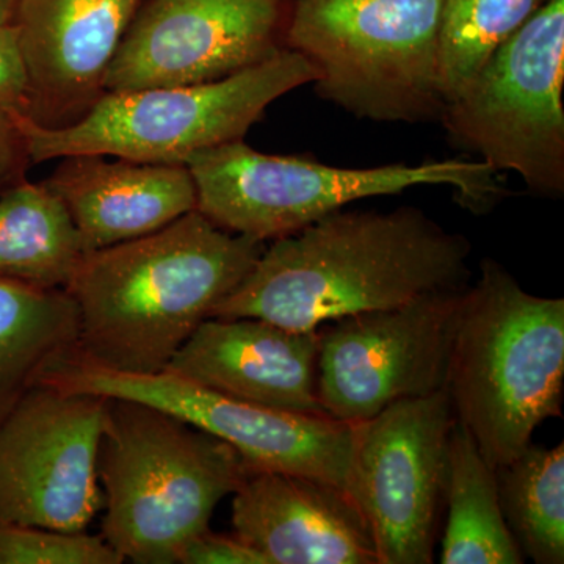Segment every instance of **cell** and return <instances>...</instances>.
Instances as JSON below:
<instances>
[{"label":"cell","instance_id":"6da1fadb","mask_svg":"<svg viewBox=\"0 0 564 564\" xmlns=\"http://www.w3.org/2000/svg\"><path fill=\"white\" fill-rule=\"evenodd\" d=\"M473 243L417 207L344 209L265 245L210 317H256L296 332L392 310L470 284Z\"/></svg>","mask_w":564,"mask_h":564},{"label":"cell","instance_id":"7a4b0ae2","mask_svg":"<svg viewBox=\"0 0 564 564\" xmlns=\"http://www.w3.org/2000/svg\"><path fill=\"white\" fill-rule=\"evenodd\" d=\"M265 245L192 210L148 236L85 252L65 288L79 311L77 355L115 372H162Z\"/></svg>","mask_w":564,"mask_h":564},{"label":"cell","instance_id":"3957f363","mask_svg":"<svg viewBox=\"0 0 564 564\" xmlns=\"http://www.w3.org/2000/svg\"><path fill=\"white\" fill-rule=\"evenodd\" d=\"M564 300L527 292L492 259L463 292L447 388L452 411L494 469L513 462L544 421L562 417Z\"/></svg>","mask_w":564,"mask_h":564},{"label":"cell","instance_id":"277c9868","mask_svg":"<svg viewBox=\"0 0 564 564\" xmlns=\"http://www.w3.org/2000/svg\"><path fill=\"white\" fill-rule=\"evenodd\" d=\"M250 470L231 445L176 415L109 399L98 456L106 507L99 534L124 562L176 564Z\"/></svg>","mask_w":564,"mask_h":564},{"label":"cell","instance_id":"5b68a950","mask_svg":"<svg viewBox=\"0 0 564 564\" xmlns=\"http://www.w3.org/2000/svg\"><path fill=\"white\" fill-rule=\"evenodd\" d=\"M185 165L196 210L218 228L269 243L302 231L347 204L414 187H448L466 209L484 214L505 195L499 173L481 161L343 169L306 155H273L243 140L198 152Z\"/></svg>","mask_w":564,"mask_h":564},{"label":"cell","instance_id":"8992f818","mask_svg":"<svg viewBox=\"0 0 564 564\" xmlns=\"http://www.w3.org/2000/svg\"><path fill=\"white\" fill-rule=\"evenodd\" d=\"M444 0H291L285 50L313 63L315 93L359 120L440 121Z\"/></svg>","mask_w":564,"mask_h":564},{"label":"cell","instance_id":"52a82bcc","mask_svg":"<svg viewBox=\"0 0 564 564\" xmlns=\"http://www.w3.org/2000/svg\"><path fill=\"white\" fill-rule=\"evenodd\" d=\"M317 77L302 54L282 50L220 80L106 91L65 128H43L25 115H13L33 163L101 154L185 165L198 152L243 140L274 101Z\"/></svg>","mask_w":564,"mask_h":564},{"label":"cell","instance_id":"ba28073f","mask_svg":"<svg viewBox=\"0 0 564 564\" xmlns=\"http://www.w3.org/2000/svg\"><path fill=\"white\" fill-rule=\"evenodd\" d=\"M564 0H547L505 41L441 124L459 150L516 173L544 198L564 195Z\"/></svg>","mask_w":564,"mask_h":564},{"label":"cell","instance_id":"9c48e42d","mask_svg":"<svg viewBox=\"0 0 564 564\" xmlns=\"http://www.w3.org/2000/svg\"><path fill=\"white\" fill-rule=\"evenodd\" d=\"M41 383L150 404L231 445L251 470L318 478L352 497L351 423L243 402L170 370L115 372L87 361L77 350L44 375Z\"/></svg>","mask_w":564,"mask_h":564},{"label":"cell","instance_id":"30bf717a","mask_svg":"<svg viewBox=\"0 0 564 564\" xmlns=\"http://www.w3.org/2000/svg\"><path fill=\"white\" fill-rule=\"evenodd\" d=\"M107 397L36 384L0 421V522L87 532Z\"/></svg>","mask_w":564,"mask_h":564},{"label":"cell","instance_id":"8fae6325","mask_svg":"<svg viewBox=\"0 0 564 564\" xmlns=\"http://www.w3.org/2000/svg\"><path fill=\"white\" fill-rule=\"evenodd\" d=\"M455 415L447 388L402 400L352 433V497L378 564L433 563Z\"/></svg>","mask_w":564,"mask_h":564},{"label":"cell","instance_id":"7c38bea8","mask_svg":"<svg viewBox=\"0 0 564 564\" xmlns=\"http://www.w3.org/2000/svg\"><path fill=\"white\" fill-rule=\"evenodd\" d=\"M464 291L432 293L318 329L317 392L323 411L355 425L393 403L444 389Z\"/></svg>","mask_w":564,"mask_h":564},{"label":"cell","instance_id":"4fadbf2b","mask_svg":"<svg viewBox=\"0 0 564 564\" xmlns=\"http://www.w3.org/2000/svg\"><path fill=\"white\" fill-rule=\"evenodd\" d=\"M291 0H141L106 91L206 84L285 50Z\"/></svg>","mask_w":564,"mask_h":564},{"label":"cell","instance_id":"5bb4252c","mask_svg":"<svg viewBox=\"0 0 564 564\" xmlns=\"http://www.w3.org/2000/svg\"><path fill=\"white\" fill-rule=\"evenodd\" d=\"M141 0H18L14 31L29 76V110L43 128L80 120L106 88L107 70Z\"/></svg>","mask_w":564,"mask_h":564},{"label":"cell","instance_id":"9a60e30c","mask_svg":"<svg viewBox=\"0 0 564 564\" xmlns=\"http://www.w3.org/2000/svg\"><path fill=\"white\" fill-rule=\"evenodd\" d=\"M232 496L234 532L269 564H378L369 522L339 486L250 470Z\"/></svg>","mask_w":564,"mask_h":564},{"label":"cell","instance_id":"2e32d148","mask_svg":"<svg viewBox=\"0 0 564 564\" xmlns=\"http://www.w3.org/2000/svg\"><path fill=\"white\" fill-rule=\"evenodd\" d=\"M321 332H296L256 317H209L165 370L234 399L328 415L317 392Z\"/></svg>","mask_w":564,"mask_h":564},{"label":"cell","instance_id":"e0dca14e","mask_svg":"<svg viewBox=\"0 0 564 564\" xmlns=\"http://www.w3.org/2000/svg\"><path fill=\"white\" fill-rule=\"evenodd\" d=\"M58 161L43 184L65 207L84 252L139 239L196 210L195 181L182 163L101 154Z\"/></svg>","mask_w":564,"mask_h":564},{"label":"cell","instance_id":"ac0fdd59","mask_svg":"<svg viewBox=\"0 0 564 564\" xmlns=\"http://www.w3.org/2000/svg\"><path fill=\"white\" fill-rule=\"evenodd\" d=\"M79 345L68 291L0 278V421Z\"/></svg>","mask_w":564,"mask_h":564},{"label":"cell","instance_id":"d6986e66","mask_svg":"<svg viewBox=\"0 0 564 564\" xmlns=\"http://www.w3.org/2000/svg\"><path fill=\"white\" fill-rule=\"evenodd\" d=\"M444 503L448 513L441 563H524L503 518L496 469L456 419L448 437Z\"/></svg>","mask_w":564,"mask_h":564},{"label":"cell","instance_id":"ffe728a7","mask_svg":"<svg viewBox=\"0 0 564 564\" xmlns=\"http://www.w3.org/2000/svg\"><path fill=\"white\" fill-rule=\"evenodd\" d=\"M84 254L69 215L43 182L0 195V278L65 289Z\"/></svg>","mask_w":564,"mask_h":564},{"label":"cell","instance_id":"44dd1931","mask_svg":"<svg viewBox=\"0 0 564 564\" xmlns=\"http://www.w3.org/2000/svg\"><path fill=\"white\" fill-rule=\"evenodd\" d=\"M496 475L503 518L522 555L538 564H563L564 444H530Z\"/></svg>","mask_w":564,"mask_h":564},{"label":"cell","instance_id":"7402d4cb","mask_svg":"<svg viewBox=\"0 0 564 564\" xmlns=\"http://www.w3.org/2000/svg\"><path fill=\"white\" fill-rule=\"evenodd\" d=\"M547 0H444L440 35L445 102L458 98L494 52Z\"/></svg>","mask_w":564,"mask_h":564},{"label":"cell","instance_id":"603a6c76","mask_svg":"<svg viewBox=\"0 0 564 564\" xmlns=\"http://www.w3.org/2000/svg\"><path fill=\"white\" fill-rule=\"evenodd\" d=\"M101 534L0 522V564H121Z\"/></svg>","mask_w":564,"mask_h":564},{"label":"cell","instance_id":"cb8c5ba5","mask_svg":"<svg viewBox=\"0 0 564 564\" xmlns=\"http://www.w3.org/2000/svg\"><path fill=\"white\" fill-rule=\"evenodd\" d=\"M181 564H269L261 552L240 540L237 534L214 533L210 529L195 534L182 547Z\"/></svg>","mask_w":564,"mask_h":564},{"label":"cell","instance_id":"d4e9b609","mask_svg":"<svg viewBox=\"0 0 564 564\" xmlns=\"http://www.w3.org/2000/svg\"><path fill=\"white\" fill-rule=\"evenodd\" d=\"M0 110L28 115L29 76L14 28L0 35Z\"/></svg>","mask_w":564,"mask_h":564},{"label":"cell","instance_id":"484cf974","mask_svg":"<svg viewBox=\"0 0 564 564\" xmlns=\"http://www.w3.org/2000/svg\"><path fill=\"white\" fill-rule=\"evenodd\" d=\"M33 165L13 111L0 110V195L28 181Z\"/></svg>","mask_w":564,"mask_h":564},{"label":"cell","instance_id":"4316f807","mask_svg":"<svg viewBox=\"0 0 564 564\" xmlns=\"http://www.w3.org/2000/svg\"><path fill=\"white\" fill-rule=\"evenodd\" d=\"M18 0H0V35L14 28Z\"/></svg>","mask_w":564,"mask_h":564}]
</instances>
